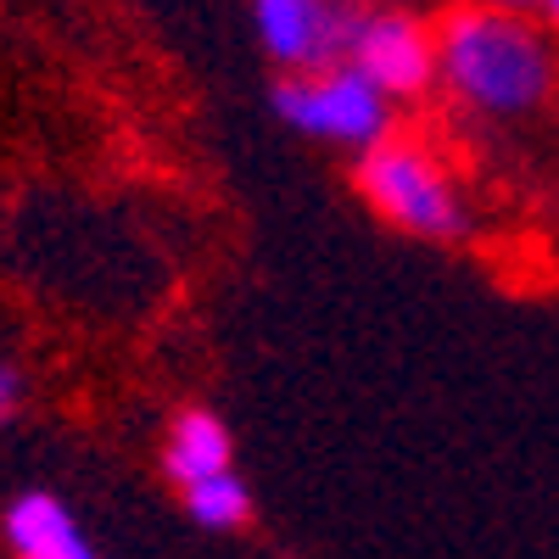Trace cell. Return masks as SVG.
<instances>
[{
    "label": "cell",
    "mask_w": 559,
    "mask_h": 559,
    "mask_svg": "<svg viewBox=\"0 0 559 559\" xmlns=\"http://www.w3.org/2000/svg\"><path fill=\"white\" fill-rule=\"evenodd\" d=\"M437 84L481 118H526L554 96L559 57L521 12L448 7L437 23Z\"/></svg>",
    "instance_id": "1"
},
{
    "label": "cell",
    "mask_w": 559,
    "mask_h": 559,
    "mask_svg": "<svg viewBox=\"0 0 559 559\" xmlns=\"http://www.w3.org/2000/svg\"><path fill=\"white\" fill-rule=\"evenodd\" d=\"M358 197L369 213L414 241H464L471 236V202L459 179L442 168V157L426 140H381L358 157Z\"/></svg>",
    "instance_id": "2"
},
{
    "label": "cell",
    "mask_w": 559,
    "mask_h": 559,
    "mask_svg": "<svg viewBox=\"0 0 559 559\" xmlns=\"http://www.w3.org/2000/svg\"><path fill=\"white\" fill-rule=\"evenodd\" d=\"M269 107L302 140L347 146L358 157L369 146H381V140H392V112H397L353 62H331L319 73H280L269 90Z\"/></svg>",
    "instance_id": "3"
},
{
    "label": "cell",
    "mask_w": 559,
    "mask_h": 559,
    "mask_svg": "<svg viewBox=\"0 0 559 559\" xmlns=\"http://www.w3.org/2000/svg\"><path fill=\"white\" fill-rule=\"evenodd\" d=\"M347 62L397 102H419L437 84V23L408 7H364L347 39Z\"/></svg>",
    "instance_id": "4"
},
{
    "label": "cell",
    "mask_w": 559,
    "mask_h": 559,
    "mask_svg": "<svg viewBox=\"0 0 559 559\" xmlns=\"http://www.w3.org/2000/svg\"><path fill=\"white\" fill-rule=\"evenodd\" d=\"M358 12V0H252V34L280 73H319L347 62Z\"/></svg>",
    "instance_id": "5"
},
{
    "label": "cell",
    "mask_w": 559,
    "mask_h": 559,
    "mask_svg": "<svg viewBox=\"0 0 559 559\" xmlns=\"http://www.w3.org/2000/svg\"><path fill=\"white\" fill-rule=\"evenodd\" d=\"M0 537H7L12 559H62V554L90 548L79 521H73V509L45 487H28L0 509Z\"/></svg>",
    "instance_id": "6"
},
{
    "label": "cell",
    "mask_w": 559,
    "mask_h": 559,
    "mask_svg": "<svg viewBox=\"0 0 559 559\" xmlns=\"http://www.w3.org/2000/svg\"><path fill=\"white\" fill-rule=\"evenodd\" d=\"M224 471H236V437H229V426L213 408H179L168 426V442H163V476L185 492Z\"/></svg>",
    "instance_id": "7"
},
{
    "label": "cell",
    "mask_w": 559,
    "mask_h": 559,
    "mask_svg": "<svg viewBox=\"0 0 559 559\" xmlns=\"http://www.w3.org/2000/svg\"><path fill=\"white\" fill-rule=\"evenodd\" d=\"M179 498H185V515H191L202 532H241L252 521V492H247V481L236 471L185 487Z\"/></svg>",
    "instance_id": "8"
},
{
    "label": "cell",
    "mask_w": 559,
    "mask_h": 559,
    "mask_svg": "<svg viewBox=\"0 0 559 559\" xmlns=\"http://www.w3.org/2000/svg\"><path fill=\"white\" fill-rule=\"evenodd\" d=\"M23 403H28V376L12 358H0V426H12L23 414Z\"/></svg>",
    "instance_id": "9"
},
{
    "label": "cell",
    "mask_w": 559,
    "mask_h": 559,
    "mask_svg": "<svg viewBox=\"0 0 559 559\" xmlns=\"http://www.w3.org/2000/svg\"><path fill=\"white\" fill-rule=\"evenodd\" d=\"M471 7H492V12H521V17H532L543 0H471Z\"/></svg>",
    "instance_id": "10"
},
{
    "label": "cell",
    "mask_w": 559,
    "mask_h": 559,
    "mask_svg": "<svg viewBox=\"0 0 559 559\" xmlns=\"http://www.w3.org/2000/svg\"><path fill=\"white\" fill-rule=\"evenodd\" d=\"M358 7H408L414 12V7H426V0H358ZM459 7H471V0H459Z\"/></svg>",
    "instance_id": "11"
},
{
    "label": "cell",
    "mask_w": 559,
    "mask_h": 559,
    "mask_svg": "<svg viewBox=\"0 0 559 559\" xmlns=\"http://www.w3.org/2000/svg\"><path fill=\"white\" fill-rule=\"evenodd\" d=\"M537 12H543V17H548V23L559 28V0H543V7H537Z\"/></svg>",
    "instance_id": "12"
},
{
    "label": "cell",
    "mask_w": 559,
    "mask_h": 559,
    "mask_svg": "<svg viewBox=\"0 0 559 559\" xmlns=\"http://www.w3.org/2000/svg\"><path fill=\"white\" fill-rule=\"evenodd\" d=\"M62 559H96V548H79V554H62Z\"/></svg>",
    "instance_id": "13"
}]
</instances>
